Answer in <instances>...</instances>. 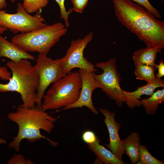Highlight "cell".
<instances>
[{
    "label": "cell",
    "mask_w": 164,
    "mask_h": 164,
    "mask_svg": "<svg viewBox=\"0 0 164 164\" xmlns=\"http://www.w3.org/2000/svg\"><path fill=\"white\" fill-rule=\"evenodd\" d=\"M118 20L147 47L164 48V21L141 5L129 0H112Z\"/></svg>",
    "instance_id": "6da1fadb"
},
{
    "label": "cell",
    "mask_w": 164,
    "mask_h": 164,
    "mask_svg": "<svg viewBox=\"0 0 164 164\" xmlns=\"http://www.w3.org/2000/svg\"><path fill=\"white\" fill-rule=\"evenodd\" d=\"M121 140L125 153L130 158L131 163H136L139 160L141 140L139 134L132 132L126 138Z\"/></svg>",
    "instance_id": "5bb4252c"
},
{
    "label": "cell",
    "mask_w": 164,
    "mask_h": 164,
    "mask_svg": "<svg viewBox=\"0 0 164 164\" xmlns=\"http://www.w3.org/2000/svg\"><path fill=\"white\" fill-rule=\"evenodd\" d=\"M48 0H23V7L29 14L37 12L46 6Z\"/></svg>",
    "instance_id": "d6986e66"
},
{
    "label": "cell",
    "mask_w": 164,
    "mask_h": 164,
    "mask_svg": "<svg viewBox=\"0 0 164 164\" xmlns=\"http://www.w3.org/2000/svg\"><path fill=\"white\" fill-rule=\"evenodd\" d=\"M159 87H164V82L161 79L157 78L154 82L147 83L145 85L138 87L132 92H128L122 89L125 102L130 108L133 109L136 107L142 106L140 97L143 95L151 96L155 89Z\"/></svg>",
    "instance_id": "7c38bea8"
},
{
    "label": "cell",
    "mask_w": 164,
    "mask_h": 164,
    "mask_svg": "<svg viewBox=\"0 0 164 164\" xmlns=\"http://www.w3.org/2000/svg\"><path fill=\"white\" fill-rule=\"evenodd\" d=\"M9 119L16 123L19 130L16 136L9 145V146L19 152L22 141L26 139L28 142L33 143L41 138L48 140L53 146L58 143L42 135L40 130L50 133L54 127L57 119L50 115L41 107L36 105L28 108L19 106L15 111L8 114Z\"/></svg>",
    "instance_id": "7a4b0ae2"
},
{
    "label": "cell",
    "mask_w": 164,
    "mask_h": 164,
    "mask_svg": "<svg viewBox=\"0 0 164 164\" xmlns=\"http://www.w3.org/2000/svg\"><path fill=\"white\" fill-rule=\"evenodd\" d=\"M160 50L147 47L134 52L132 56L134 63H142L155 67L157 54Z\"/></svg>",
    "instance_id": "2e32d148"
},
{
    "label": "cell",
    "mask_w": 164,
    "mask_h": 164,
    "mask_svg": "<svg viewBox=\"0 0 164 164\" xmlns=\"http://www.w3.org/2000/svg\"><path fill=\"white\" fill-rule=\"evenodd\" d=\"M98 138L93 143L87 144L89 149L93 152L103 163L105 164H123V161L119 159L111 151L100 145Z\"/></svg>",
    "instance_id": "9a60e30c"
},
{
    "label": "cell",
    "mask_w": 164,
    "mask_h": 164,
    "mask_svg": "<svg viewBox=\"0 0 164 164\" xmlns=\"http://www.w3.org/2000/svg\"><path fill=\"white\" fill-rule=\"evenodd\" d=\"M8 29L0 25V34H1L4 33V32L8 30Z\"/></svg>",
    "instance_id": "f1b7e54d"
},
{
    "label": "cell",
    "mask_w": 164,
    "mask_h": 164,
    "mask_svg": "<svg viewBox=\"0 0 164 164\" xmlns=\"http://www.w3.org/2000/svg\"><path fill=\"white\" fill-rule=\"evenodd\" d=\"M149 98L142 99V106L144 108L145 113L152 116L155 114L158 109L159 104L164 101V89L157 90Z\"/></svg>",
    "instance_id": "e0dca14e"
},
{
    "label": "cell",
    "mask_w": 164,
    "mask_h": 164,
    "mask_svg": "<svg viewBox=\"0 0 164 164\" xmlns=\"http://www.w3.org/2000/svg\"><path fill=\"white\" fill-rule=\"evenodd\" d=\"M81 86L78 71L70 72L53 84L44 95L42 109L46 111L58 110L73 104L79 98Z\"/></svg>",
    "instance_id": "5b68a950"
},
{
    "label": "cell",
    "mask_w": 164,
    "mask_h": 164,
    "mask_svg": "<svg viewBox=\"0 0 164 164\" xmlns=\"http://www.w3.org/2000/svg\"><path fill=\"white\" fill-rule=\"evenodd\" d=\"M116 58H113L105 62L97 63L96 67L103 71L99 74L94 73V77L101 90L116 104L121 107L125 102L120 83L121 80L116 64Z\"/></svg>",
    "instance_id": "52a82bcc"
},
{
    "label": "cell",
    "mask_w": 164,
    "mask_h": 164,
    "mask_svg": "<svg viewBox=\"0 0 164 164\" xmlns=\"http://www.w3.org/2000/svg\"><path fill=\"white\" fill-rule=\"evenodd\" d=\"M156 69H158V72L156 74V78L158 79L161 78L164 76V61L161 60L159 62L158 65L156 64L155 67Z\"/></svg>",
    "instance_id": "4316f807"
},
{
    "label": "cell",
    "mask_w": 164,
    "mask_h": 164,
    "mask_svg": "<svg viewBox=\"0 0 164 164\" xmlns=\"http://www.w3.org/2000/svg\"><path fill=\"white\" fill-rule=\"evenodd\" d=\"M67 31L63 24L58 22L46 25L34 31L18 34L12 38L11 41L26 51L37 52L46 56L50 48Z\"/></svg>",
    "instance_id": "277c9868"
},
{
    "label": "cell",
    "mask_w": 164,
    "mask_h": 164,
    "mask_svg": "<svg viewBox=\"0 0 164 164\" xmlns=\"http://www.w3.org/2000/svg\"><path fill=\"white\" fill-rule=\"evenodd\" d=\"M58 4L60 10L61 18L64 20L65 26L66 27L70 26V24L68 21V17L69 14L73 11L72 9L70 8L67 11L64 5L65 0H55Z\"/></svg>",
    "instance_id": "44dd1931"
},
{
    "label": "cell",
    "mask_w": 164,
    "mask_h": 164,
    "mask_svg": "<svg viewBox=\"0 0 164 164\" xmlns=\"http://www.w3.org/2000/svg\"><path fill=\"white\" fill-rule=\"evenodd\" d=\"M36 61V63L34 67L39 77L36 104L41 107L42 99L49 85L57 82L67 74L61 65L60 58L53 60L39 54Z\"/></svg>",
    "instance_id": "ba28073f"
},
{
    "label": "cell",
    "mask_w": 164,
    "mask_h": 164,
    "mask_svg": "<svg viewBox=\"0 0 164 164\" xmlns=\"http://www.w3.org/2000/svg\"><path fill=\"white\" fill-rule=\"evenodd\" d=\"M89 0H71L73 4V11L82 13Z\"/></svg>",
    "instance_id": "cb8c5ba5"
},
{
    "label": "cell",
    "mask_w": 164,
    "mask_h": 164,
    "mask_svg": "<svg viewBox=\"0 0 164 164\" xmlns=\"http://www.w3.org/2000/svg\"><path fill=\"white\" fill-rule=\"evenodd\" d=\"M93 36V33L91 32L82 39L71 41L65 55L60 58L61 65L67 74L76 68L91 72L97 71L94 65L84 57L83 55L84 49L92 40Z\"/></svg>",
    "instance_id": "9c48e42d"
},
{
    "label": "cell",
    "mask_w": 164,
    "mask_h": 164,
    "mask_svg": "<svg viewBox=\"0 0 164 164\" xmlns=\"http://www.w3.org/2000/svg\"><path fill=\"white\" fill-rule=\"evenodd\" d=\"M135 66L134 73L137 80H144L151 83L157 79L155 74L156 69L151 66L140 63H134Z\"/></svg>",
    "instance_id": "ac0fdd59"
},
{
    "label": "cell",
    "mask_w": 164,
    "mask_h": 164,
    "mask_svg": "<svg viewBox=\"0 0 164 164\" xmlns=\"http://www.w3.org/2000/svg\"><path fill=\"white\" fill-rule=\"evenodd\" d=\"M139 160L142 164H163L152 156L149 152L146 145H140L139 154Z\"/></svg>",
    "instance_id": "ffe728a7"
},
{
    "label": "cell",
    "mask_w": 164,
    "mask_h": 164,
    "mask_svg": "<svg viewBox=\"0 0 164 164\" xmlns=\"http://www.w3.org/2000/svg\"><path fill=\"white\" fill-rule=\"evenodd\" d=\"M135 2L145 7L151 12L157 18L160 19L161 15L159 11L154 8L149 2L148 0H129Z\"/></svg>",
    "instance_id": "7402d4cb"
},
{
    "label": "cell",
    "mask_w": 164,
    "mask_h": 164,
    "mask_svg": "<svg viewBox=\"0 0 164 164\" xmlns=\"http://www.w3.org/2000/svg\"><path fill=\"white\" fill-rule=\"evenodd\" d=\"M8 164H33L30 160L26 159L22 154H15L7 162Z\"/></svg>",
    "instance_id": "603a6c76"
},
{
    "label": "cell",
    "mask_w": 164,
    "mask_h": 164,
    "mask_svg": "<svg viewBox=\"0 0 164 164\" xmlns=\"http://www.w3.org/2000/svg\"><path fill=\"white\" fill-rule=\"evenodd\" d=\"M11 77V73L6 67H0V78L2 80H9Z\"/></svg>",
    "instance_id": "484cf974"
},
{
    "label": "cell",
    "mask_w": 164,
    "mask_h": 164,
    "mask_svg": "<svg viewBox=\"0 0 164 164\" xmlns=\"http://www.w3.org/2000/svg\"><path fill=\"white\" fill-rule=\"evenodd\" d=\"M17 13H7L0 9V25L14 34L27 32L41 28L47 25L40 12L31 15L23 7L21 3L17 4Z\"/></svg>",
    "instance_id": "8992f818"
},
{
    "label": "cell",
    "mask_w": 164,
    "mask_h": 164,
    "mask_svg": "<svg viewBox=\"0 0 164 164\" xmlns=\"http://www.w3.org/2000/svg\"><path fill=\"white\" fill-rule=\"evenodd\" d=\"M6 65L11 70L12 76L7 83H0V93L16 92L21 96L23 103L20 106L28 108L34 106L39 77L34 66L28 59H25L10 60Z\"/></svg>",
    "instance_id": "3957f363"
},
{
    "label": "cell",
    "mask_w": 164,
    "mask_h": 164,
    "mask_svg": "<svg viewBox=\"0 0 164 164\" xmlns=\"http://www.w3.org/2000/svg\"><path fill=\"white\" fill-rule=\"evenodd\" d=\"M6 143L7 142L5 140L0 138V144H6Z\"/></svg>",
    "instance_id": "f546056e"
},
{
    "label": "cell",
    "mask_w": 164,
    "mask_h": 164,
    "mask_svg": "<svg viewBox=\"0 0 164 164\" xmlns=\"http://www.w3.org/2000/svg\"><path fill=\"white\" fill-rule=\"evenodd\" d=\"M97 138L94 132L90 130L85 131L82 135V140L87 144L93 143L96 141Z\"/></svg>",
    "instance_id": "d4e9b609"
},
{
    "label": "cell",
    "mask_w": 164,
    "mask_h": 164,
    "mask_svg": "<svg viewBox=\"0 0 164 164\" xmlns=\"http://www.w3.org/2000/svg\"><path fill=\"white\" fill-rule=\"evenodd\" d=\"M7 6V3L6 0H0V9L5 8Z\"/></svg>",
    "instance_id": "83f0119b"
},
{
    "label": "cell",
    "mask_w": 164,
    "mask_h": 164,
    "mask_svg": "<svg viewBox=\"0 0 164 164\" xmlns=\"http://www.w3.org/2000/svg\"><path fill=\"white\" fill-rule=\"evenodd\" d=\"M78 71L82 80V86L79 98L75 103L63 108L61 110L81 108L85 106L94 114L97 115L98 111L94 106L92 99L93 91L97 88H100L94 77V73L95 72L82 69H79Z\"/></svg>",
    "instance_id": "30bf717a"
},
{
    "label": "cell",
    "mask_w": 164,
    "mask_h": 164,
    "mask_svg": "<svg viewBox=\"0 0 164 164\" xmlns=\"http://www.w3.org/2000/svg\"><path fill=\"white\" fill-rule=\"evenodd\" d=\"M99 109L105 117L104 122L107 127L109 137L108 148L119 159L123 161L122 156L125 152L118 133L121 125L116 121L115 114L114 112L106 108H99Z\"/></svg>",
    "instance_id": "8fae6325"
},
{
    "label": "cell",
    "mask_w": 164,
    "mask_h": 164,
    "mask_svg": "<svg viewBox=\"0 0 164 164\" xmlns=\"http://www.w3.org/2000/svg\"><path fill=\"white\" fill-rule=\"evenodd\" d=\"M11 2L12 3H14L15 1V0H11Z\"/></svg>",
    "instance_id": "4dcf8cb0"
},
{
    "label": "cell",
    "mask_w": 164,
    "mask_h": 164,
    "mask_svg": "<svg viewBox=\"0 0 164 164\" xmlns=\"http://www.w3.org/2000/svg\"><path fill=\"white\" fill-rule=\"evenodd\" d=\"M16 61L22 59L36 60L35 57L16 44L8 41L0 34V58Z\"/></svg>",
    "instance_id": "4fadbf2b"
}]
</instances>
